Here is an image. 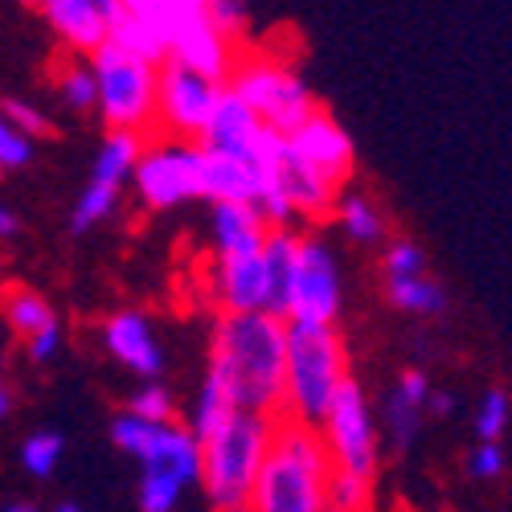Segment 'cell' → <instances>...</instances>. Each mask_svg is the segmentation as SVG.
I'll return each instance as SVG.
<instances>
[{
	"label": "cell",
	"instance_id": "obj_1",
	"mask_svg": "<svg viewBox=\"0 0 512 512\" xmlns=\"http://www.w3.org/2000/svg\"><path fill=\"white\" fill-rule=\"evenodd\" d=\"M287 324L267 312L218 316L209 345V381L226 390L238 414L279 418L283 410Z\"/></svg>",
	"mask_w": 512,
	"mask_h": 512
},
{
	"label": "cell",
	"instance_id": "obj_2",
	"mask_svg": "<svg viewBox=\"0 0 512 512\" xmlns=\"http://www.w3.org/2000/svg\"><path fill=\"white\" fill-rule=\"evenodd\" d=\"M332 459L320 431L275 418V435L259 480L250 488L246 512H324Z\"/></svg>",
	"mask_w": 512,
	"mask_h": 512
},
{
	"label": "cell",
	"instance_id": "obj_3",
	"mask_svg": "<svg viewBox=\"0 0 512 512\" xmlns=\"http://www.w3.org/2000/svg\"><path fill=\"white\" fill-rule=\"evenodd\" d=\"M349 381V353L336 328L287 324V357H283V410L279 418L320 431V422Z\"/></svg>",
	"mask_w": 512,
	"mask_h": 512
},
{
	"label": "cell",
	"instance_id": "obj_4",
	"mask_svg": "<svg viewBox=\"0 0 512 512\" xmlns=\"http://www.w3.org/2000/svg\"><path fill=\"white\" fill-rule=\"evenodd\" d=\"M275 435V418L263 414H234L222 431L201 439V476L213 512H246L250 488L259 480Z\"/></svg>",
	"mask_w": 512,
	"mask_h": 512
},
{
	"label": "cell",
	"instance_id": "obj_5",
	"mask_svg": "<svg viewBox=\"0 0 512 512\" xmlns=\"http://www.w3.org/2000/svg\"><path fill=\"white\" fill-rule=\"evenodd\" d=\"M226 91L259 119L267 132H275L279 140H287L295 127H300L312 111L316 99L304 87V78L295 74L291 66H283L271 54H238L230 78H226Z\"/></svg>",
	"mask_w": 512,
	"mask_h": 512
},
{
	"label": "cell",
	"instance_id": "obj_6",
	"mask_svg": "<svg viewBox=\"0 0 512 512\" xmlns=\"http://www.w3.org/2000/svg\"><path fill=\"white\" fill-rule=\"evenodd\" d=\"M95 107L103 111L111 132L144 136L156 119V66L115 50L111 41L91 54Z\"/></svg>",
	"mask_w": 512,
	"mask_h": 512
},
{
	"label": "cell",
	"instance_id": "obj_7",
	"mask_svg": "<svg viewBox=\"0 0 512 512\" xmlns=\"http://www.w3.org/2000/svg\"><path fill=\"white\" fill-rule=\"evenodd\" d=\"M238 54L242 50L213 29L205 0H168V62L193 70L213 87H226Z\"/></svg>",
	"mask_w": 512,
	"mask_h": 512
},
{
	"label": "cell",
	"instance_id": "obj_8",
	"mask_svg": "<svg viewBox=\"0 0 512 512\" xmlns=\"http://www.w3.org/2000/svg\"><path fill=\"white\" fill-rule=\"evenodd\" d=\"M320 439L328 447L332 472H345L357 480H373L377 467V435H373V418H369V402L361 394V386L349 377L345 386L336 390L324 422H320Z\"/></svg>",
	"mask_w": 512,
	"mask_h": 512
},
{
	"label": "cell",
	"instance_id": "obj_9",
	"mask_svg": "<svg viewBox=\"0 0 512 512\" xmlns=\"http://www.w3.org/2000/svg\"><path fill=\"white\" fill-rule=\"evenodd\" d=\"M336 316H340V275H336L332 250L324 242H316V238H300L283 324L332 328Z\"/></svg>",
	"mask_w": 512,
	"mask_h": 512
},
{
	"label": "cell",
	"instance_id": "obj_10",
	"mask_svg": "<svg viewBox=\"0 0 512 512\" xmlns=\"http://www.w3.org/2000/svg\"><path fill=\"white\" fill-rule=\"evenodd\" d=\"M218 91L213 82L197 78L193 70L164 62L156 70V119L164 132H173L181 144H201V132L209 123V111L218 103Z\"/></svg>",
	"mask_w": 512,
	"mask_h": 512
},
{
	"label": "cell",
	"instance_id": "obj_11",
	"mask_svg": "<svg viewBox=\"0 0 512 512\" xmlns=\"http://www.w3.org/2000/svg\"><path fill=\"white\" fill-rule=\"evenodd\" d=\"M279 136L267 132V127L254 119L226 87L218 91V103H213L209 111V123H205V132H201V148L209 152H218V156H230V160H242L250 168H271L275 152H279Z\"/></svg>",
	"mask_w": 512,
	"mask_h": 512
},
{
	"label": "cell",
	"instance_id": "obj_12",
	"mask_svg": "<svg viewBox=\"0 0 512 512\" xmlns=\"http://www.w3.org/2000/svg\"><path fill=\"white\" fill-rule=\"evenodd\" d=\"M107 41L148 66L168 62V0H99Z\"/></svg>",
	"mask_w": 512,
	"mask_h": 512
},
{
	"label": "cell",
	"instance_id": "obj_13",
	"mask_svg": "<svg viewBox=\"0 0 512 512\" xmlns=\"http://www.w3.org/2000/svg\"><path fill=\"white\" fill-rule=\"evenodd\" d=\"M136 189L144 205L173 209L201 197L197 185V144H152L136 160Z\"/></svg>",
	"mask_w": 512,
	"mask_h": 512
},
{
	"label": "cell",
	"instance_id": "obj_14",
	"mask_svg": "<svg viewBox=\"0 0 512 512\" xmlns=\"http://www.w3.org/2000/svg\"><path fill=\"white\" fill-rule=\"evenodd\" d=\"M287 148L300 156L320 181H328L332 189H345L349 177H353V168H357V152H353L349 132L320 107L287 136Z\"/></svg>",
	"mask_w": 512,
	"mask_h": 512
},
{
	"label": "cell",
	"instance_id": "obj_15",
	"mask_svg": "<svg viewBox=\"0 0 512 512\" xmlns=\"http://www.w3.org/2000/svg\"><path fill=\"white\" fill-rule=\"evenodd\" d=\"M205 287L218 304V316H250V312H267V275L259 254L246 259H213Z\"/></svg>",
	"mask_w": 512,
	"mask_h": 512
},
{
	"label": "cell",
	"instance_id": "obj_16",
	"mask_svg": "<svg viewBox=\"0 0 512 512\" xmlns=\"http://www.w3.org/2000/svg\"><path fill=\"white\" fill-rule=\"evenodd\" d=\"M267 185L287 201L291 218H324L336 205V189L328 181H320L312 168L287 148V140L279 144V152L267 168Z\"/></svg>",
	"mask_w": 512,
	"mask_h": 512
},
{
	"label": "cell",
	"instance_id": "obj_17",
	"mask_svg": "<svg viewBox=\"0 0 512 512\" xmlns=\"http://www.w3.org/2000/svg\"><path fill=\"white\" fill-rule=\"evenodd\" d=\"M197 185H201V197L213 205H230V201L254 205L267 189V173L197 144Z\"/></svg>",
	"mask_w": 512,
	"mask_h": 512
},
{
	"label": "cell",
	"instance_id": "obj_18",
	"mask_svg": "<svg viewBox=\"0 0 512 512\" xmlns=\"http://www.w3.org/2000/svg\"><path fill=\"white\" fill-rule=\"evenodd\" d=\"M140 463H144V476H164V480L189 488L201 476V443L181 422H164V426H156V435Z\"/></svg>",
	"mask_w": 512,
	"mask_h": 512
},
{
	"label": "cell",
	"instance_id": "obj_19",
	"mask_svg": "<svg viewBox=\"0 0 512 512\" xmlns=\"http://www.w3.org/2000/svg\"><path fill=\"white\" fill-rule=\"evenodd\" d=\"M271 226L254 205H213V259H246L259 254Z\"/></svg>",
	"mask_w": 512,
	"mask_h": 512
},
{
	"label": "cell",
	"instance_id": "obj_20",
	"mask_svg": "<svg viewBox=\"0 0 512 512\" xmlns=\"http://www.w3.org/2000/svg\"><path fill=\"white\" fill-rule=\"evenodd\" d=\"M41 17H46L50 29L78 54H95L99 46H107V25L99 13V0H46Z\"/></svg>",
	"mask_w": 512,
	"mask_h": 512
},
{
	"label": "cell",
	"instance_id": "obj_21",
	"mask_svg": "<svg viewBox=\"0 0 512 512\" xmlns=\"http://www.w3.org/2000/svg\"><path fill=\"white\" fill-rule=\"evenodd\" d=\"M103 336H107V349H111L127 369H136V373H144V377H156V373H160L164 353H160L156 336H152V328H148V320H144L140 312H119V316H111L107 328H103Z\"/></svg>",
	"mask_w": 512,
	"mask_h": 512
},
{
	"label": "cell",
	"instance_id": "obj_22",
	"mask_svg": "<svg viewBox=\"0 0 512 512\" xmlns=\"http://www.w3.org/2000/svg\"><path fill=\"white\" fill-rule=\"evenodd\" d=\"M0 316H5L9 328L21 332L25 340H29L33 332H41V328L58 324L54 312H50V304L41 300L33 287H25V283H5V287H0Z\"/></svg>",
	"mask_w": 512,
	"mask_h": 512
},
{
	"label": "cell",
	"instance_id": "obj_23",
	"mask_svg": "<svg viewBox=\"0 0 512 512\" xmlns=\"http://www.w3.org/2000/svg\"><path fill=\"white\" fill-rule=\"evenodd\" d=\"M144 152V136H132V132H111L99 148V160H95V173L91 181L95 185H107V189H123V181L136 173V160Z\"/></svg>",
	"mask_w": 512,
	"mask_h": 512
},
{
	"label": "cell",
	"instance_id": "obj_24",
	"mask_svg": "<svg viewBox=\"0 0 512 512\" xmlns=\"http://www.w3.org/2000/svg\"><path fill=\"white\" fill-rule=\"evenodd\" d=\"M234 414H238V410L230 406L226 390L218 386V381H209V377H205V386H201V394H197V406H193V418H189L185 431L201 443V439H209L213 431H222V426H226Z\"/></svg>",
	"mask_w": 512,
	"mask_h": 512
},
{
	"label": "cell",
	"instance_id": "obj_25",
	"mask_svg": "<svg viewBox=\"0 0 512 512\" xmlns=\"http://www.w3.org/2000/svg\"><path fill=\"white\" fill-rule=\"evenodd\" d=\"M390 300H394L402 312H443L447 295H443L439 283H431L426 275H418V279H398V283H390Z\"/></svg>",
	"mask_w": 512,
	"mask_h": 512
},
{
	"label": "cell",
	"instance_id": "obj_26",
	"mask_svg": "<svg viewBox=\"0 0 512 512\" xmlns=\"http://www.w3.org/2000/svg\"><path fill=\"white\" fill-rule=\"evenodd\" d=\"M324 512H369V480L332 472L324 492Z\"/></svg>",
	"mask_w": 512,
	"mask_h": 512
},
{
	"label": "cell",
	"instance_id": "obj_27",
	"mask_svg": "<svg viewBox=\"0 0 512 512\" xmlns=\"http://www.w3.org/2000/svg\"><path fill=\"white\" fill-rule=\"evenodd\" d=\"M340 222H345V230H349L357 242H377L381 230H386L381 213H377L361 193H349L345 201H340Z\"/></svg>",
	"mask_w": 512,
	"mask_h": 512
},
{
	"label": "cell",
	"instance_id": "obj_28",
	"mask_svg": "<svg viewBox=\"0 0 512 512\" xmlns=\"http://www.w3.org/2000/svg\"><path fill=\"white\" fill-rule=\"evenodd\" d=\"M205 13H209V21H213V29H218L230 46H238L242 50V41H246V33H250V13H246V5H234V0H205Z\"/></svg>",
	"mask_w": 512,
	"mask_h": 512
},
{
	"label": "cell",
	"instance_id": "obj_29",
	"mask_svg": "<svg viewBox=\"0 0 512 512\" xmlns=\"http://www.w3.org/2000/svg\"><path fill=\"white\" fill-rule=\"evenodd\" d=\"M115 201H119V189H107V185H87L82 189V197H78V205H74V230H91L95 222H103L107 213L115 209Z\"/></svg>",
	"mask_w": 512,
	"mask_h": 512
},
{
	"label": "cell",
	"instance_id": "obj_30",
	"mask_svg": "<svg viewBox=\"0 0 512 512\" xmlns=\"http://www.w3.org/2000/svg\"><path fill=\"white\" fill-rule=\"evenodd\" d=\"M21 459H25V467L33 476H50L58 467V459H62V435H54V431L29 435L25 447H21Z\"/></svg>",
	"mask_w": 512,
	"mask_h": 512
},
{
	"label": "cell",
	"instance_id": "obj_31",
	"mask_svg": "<svg viewBox=\"0 0 512 512\" xmlns=\"http://www.w3.org/2000/svg\"><path fill=\"white\" fill-rule=\"evenodd\" d=\"M160 426H164V422H160ZM152 435H156V422H144V418H136V414H119L115 426H111L115 447L127 451V455H136V459H144Z\"/></svg>",
	"mask_w": 512,
	"mask_h": 512
},
{
	"label": "cell",
	"instance_id": "obj_32",
	"mask_svg": "<svg viewBox=\"0 0 512 512\" xmlns=\"http://www.w3.org/2000/svg\"><path fill=\"white\" fill-rule=\"evenodd\" d=\"M504 426H508V390H488L480 402V414H476L480 443H500Z\"/></svg>",
	"mask_w": 512,
	"mask_h": 512
},
{
	"label": "cell",
	"instance_id": "obj_33",
	"mask_svg": "<svg viewBox=\"0 0 512 512\" xmlns=\"http://www.w3.org/2000/svg\"><path fill=\"white\" fill-rule=\"evenodd\" d=\"M62 91H66V103L74 111H91L95 107V78H91V66H78L70 62L62 70Z\"/></svg>",
	"mask_w": 512,
	"mask_h": 512
},
{
	"label": "cell",
	"instance_id": "obj_34",
	"mask_svg": "<svg viewBox=\"0 0 512 512\" xmlns=\"http://www.w3.org/2000/svg\"><path fill=\"white\" fill-rule=\"evenodd\" d=\"M418 414H422V406L406 402L402 394L390 398L386 418H390V431H394V443H398V447H410V443H414V435H418Z\"/></svg>",
	"mask_w": 512,
	"mask_h": 512
},
{
	"label": "cell",
	"instance_id": "obj_35",
	"mask_svg": "<svg viewBox=\"0 0 512 512\" xmlns=\"http://www.w3.org/2000/svg\"><path fill=\"white\" fill-rule=\"evenodd\" d=\"M0 119H5L17 136H41V132H50V123H46V115H41L37 107H29V103H21V99H9L5 103V111H0Z\"/></svg>",
	"mask_w": 512,
	"mask_h": 512
},
{
	"label": "cell",
	"instance_id": "obj_36",
	"mask_svg": "<svg viewBox=\"0 0 512 512\" xmlns=\"http://www.w3.org/2000/svg\"><path fill=\"white\" fill-rule=\"evenodd\" d=\"M127 414H136V418H144V422H173V402H168V394H164V386H144L136 398H132V410Z\"/></svg>",
	"mask_w": 512,
	"mask_h": 512
},
{
	"label": "cell",
	"instance_id": "obj_37",
	"mask_svg": "<svg viewBox=\"0 0 512 512\" xmlns=\"http://www.w3.org/2000/svg\"><path fill=\"white\" fill-rule=\"evenodd\" d=\"M386 275H390V283H398V279H418V275H422V250H418L414 242H394V246L386 250Z\"/></svg>",
	"mask_w": 512,
	"mask_h": 512
},
{
	"label": "cell",
	"instance_id": "obj_38",
	"mask_svg": "<svg viewBox=\"0 0 512 512\" xmlns=\"http://www.w3.org/2000/svg\"><path fill=\"white\" fill-rule=\"evenodd\" d=\"M467 472H472L476 480H496L504 472V447L500 443H480L472 451V459H467Z\"/></svg>",
	"mask_w": 512,
	"mask_h": 512
},
{
	"label": "cell",
	"instance_id": "obj_39",
	"mask_svg": "<svg viewBox=\"0 0 512 512\" xmlns=\"http://www.w3.org/2000/svg\"><path fill=\"white\" fill-rule=\"evenodd\" d=\"M25 160H29V140L17 136L13 127L0 119V168H17V164H25Z\"/></svg>",
	"mask_w": 512,
	"mask_h": 512
},
{
	"label": "cell",
	"instance_id": "obj_40",
	"mask_svg": "<svg viewBox=\"0 0 512 512\" xmlns=\"http://www.w3.org/2000/svg\"><path fill=\"white\" fill-rule=\"evenodd\" d=\"M25 345H29V357H33V361H50V357L58 353V345H62V328H58V324L41 328V332H33V336L25 340Z\"/></svg>",
	"mask_w": 512,
	"mask_h": 512
},
{
	"label": "cell",
	"instance_id": "obj_41",
	"mask_svg": "<svg viewBox=\"0 0 512 512\" xmlns=\"http://www.w3.org/2000/svg\"><path fill=\"white\" fill-rule=\"evenodd\" d=\"M398 394H402L406 402H414V406H426V394H431V386H426V377H422L418 369H410V373H402Z\"/></svg>",
	"mask_w": 512,
	"mask_h": 512
},
{
	"label": "cell",
	"instance_id": "obj_42",
	"mask_svg": "<svg viewBox=\"0 0 512 512\" xmlns=\"http://www.w3.org/2000/svg\"><path fill=\"white\" fill-rule=\"evenodd\" d=\"M426 406H431L435 414H451L455 402H451V394H426Z\"/></svg>",
	"mask_w": 512,
	"mask_h": 512
},
{
	"label": "cell",
	"instance_id": "obj_43",
	"mask_svg": "<svg viewBox=\"0 0 512 512\" xmlns=\"http://www.w3.org/2000/svg\"><path fill=\"white\" fill-rule=\"evenodd\" d=\"M17 230V218H13V213L5 209V205H0V238H9Z\"/></svg>",
	"mask_w": 512,
	"mask_h": 512
},
{
	"label": "cell",
	"instance_id": "obj_44",
	"mask_svg": "<svg viewBox=\"0 0 512 512\" xmlns=\"http://www.w3.org/2000/svg\"><path fill=\"white\" fill-rule=\"evenodd\" d=\"M5 512H37V508H33V504H21V500H17V504H9Z\"/></svg>",
	"mask_w": 512,
	"mask_h": 512
},
{
	"label": "cell",
	"instance_id": "obj_45",
	"mask_svg": "<svg viewBox=\"0 0 512 512\" xmlns=\"http://www.w3.org/2000/svg\"><path fill=\"white\" fill-rule=\"evenodd\" d=\"M5 414H9V394L0 390V418H5Z\"/></svg>",
	"mask_w": 512,
	"mask_h": 512
},
{
	"label": "cell",
	"instance_id": "obj_46",
	"mask_svg": "<svg viewBox=\"0 0 512 512\" xmlns=\"http://www.w3.org/2000/svg\"><path fill=\"white\" fill-rule=\"evenodd\" d=\"M58 512H82V508H78V504H62Z\"/></svg>",
	"mask_w": 512,
	"mask_h": 512
},
{
	"label": "cell",
	"instance_id": "obj_47",
	"mask_svg": "<svg viewBox=\"0 0 512 512\" xmlns=\"http://www.w3.org/2000/svg\"><path fill=\"white\" fill-rule=\"evenodd\" d=\"M0 365H5V353H0Z\"/></svg>",
	"mask_w": 512,
	"mask_h": 512
},
{
	"label": "cell",
	"instance_id": "obj_48",
	"mask_svg": "<svg viewBox=\"0 0 512 512\" xmlns=\"http://www.w3.org/2000/svg\"><path fill=\"white\" fill-rule=\"evenodd\" d=\"M0 173H5V168H0Z\"/></svg>",
	"mask_w": 512,
	"mask_h": 512
}]
</instances>
